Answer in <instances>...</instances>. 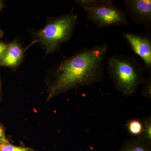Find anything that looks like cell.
Returning <instances> with one entry per match:
<instances>
[{
	"mask_svg": "<svg viewBox=\"0 0 151 151\" xmlns=\"http://www.w3.org/2000/svg\"><path fill=\"white\" fill-rule=\"evenodd\" d=\"M26 49L23 48L18 42L14 40L9 44L7 51L0 60V66L15 69L20 64Z\"/></svg>",
	"mask_w": 151,
	"mask_h": 151,
	"instance_id": "7",
	"label": "cell"
},
{
	"mask_svg": "<svg viewBox=\"0 0 151 151\" xmlns=\"http://www.w3.org/2000/svg\"><path fill=\"white\" fill-rule=\"evenodd\" d=\"M0 151H36L31 148L14 145L7 139L3 141L0 145Z\"/></svg>",
	"mask_w": 151,
	"mask_h": 151,
	"instance_id": "12",
	"label": "cell"
},
{
	"mask_svg": "<svg viewBox=\"0 0 151 151\" xmlns=\"http://www.w3.org/2000/svg\"><path fill=\"white\" fill-rule=\"evenodd\" d=\"M119 151H151V146L138 138H132L124 142Z\"/></svg>",
	"mask_w": 151,
	"mask_h": 151,
	"instance_id": "8",
	"label": "cell"
},
{
	"mask_svg": "<svg viewBox=\"0 0 151 151\" xmlns=\"http://www.w3.org/2000/svg\"><path fill=\"white\" fill-rule=\"evenodd\" d=\"M3 35H4V32L1 30L0 29V38L2 37Z\"/></svg>",
	"mask_w": 151,
	"mask_h": 151,
	"instance_id": "17",
	"label": "cell"
},
{
	"mask_svg": "<svg viewBox=\"0 0 151 151\" xmlns=\"http://www.w3.org/2000/svg\"><path fill=\"white\" fill-rule=\"evenodd\" d=\"M6 139V138L4 130L2 126L0 124V140H4Z\"/></svg>",
	"mask_w": 151,
	"mask_h": 151,
	"instance_id": "15",
	"label": "cell"
},
{
	"mask_svg": "<svg viewBox=\"0 0 151 151\" xmlns=\"http://www.w3.org/2000/svg\"><path fill=\"white\" fill-rule=\"evenodd\" d=\"M74 3L79 5L82 8H93L113 4L112 0H76Z\"/></svg>",
	"mask_w": 151,
	"mask_h": 151,
	"instance_id": "10",
	"label": "cell"
},
{
	"mask_svg": "<svg viewBox=\"0 0 151 151\" xmlns=\"http://www.w3.org/2000/svg\"><path fill=\"white\" fill-rule=\"evenodd\" d=\"M9 44L6 43L4 42L0 41V60H1L5 54Z\"/></svg>",
	"mask_w": 151,
	"mask_h": 151,
	"instance_id": "14",
	"label": "cell"
},
{
	"mask_svg": "<svg viewBox=\"0 0 151 151\" xmlns=\"http://www.w3.org/2000/svg\"><path fill=\"white\" fill-rule=\"evenodd\" d=\"M107 65L116 90L126 97L136 93L145 80L144 67L135 57L114 55L107 58Z\"/></svg>",
	"mask_w": 151,
	"mask_h": 151,
	"instance_id": "2",
	"label": "cell"
},
{
	"mask_svg": "<svg viewBox=\"0 0 151 151\" xmlns=\"http://www.w3.org/2000/svg\"><path fill=\"white\" fill-rule=\"evenodd\" d=\"M3 141H4V140H0V145H1V143Z\"/></svg>",
	"mask_w": 151,
	"mask_h": 151,
	"instance_id": "18",
	"label": "cell"
},
{
	"mask_svg": "<svg viewBox=\"0 0 151 151\" xmlns=\"http://www.w3.org/2000/svg\"><path fill=\"white\" fill-rule=\"evenodd\" d=\"M124 36L133 51L144 61V68L149 72L151 70V39L150 36L137 35L124 33Z\"/></svg>",
	"mask_w": 151,
	"mask_h": 151,
	"instance_id": "6",
	"label": "cell"
},
{
	"mask_svg": "<svg viewBox=\"0 0 151 151\" xmlns=\"http://www.w3.org/2000/svg\"><path fill=\"white\" fill-rule=\"evenodd\" d=\"M1 79H0V100L1 99Z\"/></svg>",
	"mask_w": 151,
	"mask_h": 151,
	"instance_id": "16",
	"label": "cell"
},
{
	"mask_svg": "<svg viewBox=\"0 0 151 151\" xmlns=\"http://www.w3.org/2000/svg\"><path fill=\"white\" fill-rule=\"evenodd\" d=\"M143 123L142 132L138 139L144 142L151 146V117L145 118L142 121Z\"/></svg>",
	"mask_w": 151,
	"mask_h": 151,
	"instance_id": "9",
	"label": "cell"
},
{
	"mask_svg": "<svg viewBox=\"0 0 151 151\" xmlns=\"http://www.w3.org/2000/svg\"><path fill=\"white\" fill-rule=\"evenodd\" d=\"M143 87L142 92V97L151 99V74L150 73L148 77L145 78L143 83Z\"/></svg>",
	"mask_w": 151,
	"mask_h": 151,
	"instance_id": "13",
	"label": "cell"
},
{
	"mask_svg": "<svg viewBox=\"0 0 151 151\" xmlns=\"http://www.w3.org/2000/svg\"><path fill=\"white\" fill-rule=\"evenodd\" d=\"M127 127L130 134L138 137L142 132L143 123L139 119H132L127 123Z\"/></svg>",
	"mask_w": 151,
	"mask_h": 151,
	"instance_id": "11",
	"label": "cell"
},
{
	"mask_svg": "<svg viewBox=\"0 0 151 151\" xmlns=\"http://www.w3.org/2000/svg\"><path fill=\"white\" fill-rule=\"evenodd\" d=\"M78 17L73 10L65 14L49 19L45 26L35 33L37 41L47 53L58 50L61 44L71 38Z\"/></svg>",
	"mask_w": 151,
	"mask_h": 151,
	"instance_id": "3",
	"label": "cell"
},
{
	"mask_svg": "<svg viewBox=\"0 0 151 151\" xmlns=\"http://www.w3.org/2000/svg\"><path fill=\"white\" fill-rule=\"evenodd\" d=\"M108 45L106 42L79 50L56 65L48 99L81 86L102 82Z\"/></svg>",
	"mask_w": 151,
	"mask_h": 151,
	"instance_id": "1",
	"label": "cell"
},
{
	"mask_svg": "<svg viewBox=\"0 0 151 151\" xmlns=\"http://www.w3.org/2000/svg\"><path fill=\"white\" fill-rule=\"evenodd\" d=\"M125 11L135 22L151 29V0H125Z\"/></svg>",
	"mask_w": 151,
	"mask_h": 151,
	"instance_id": "5",
	"label": "cell"
},
{
	"mask_svg": "<svg viewBox=\"0 0 151 151\" xmlns=\"http://www.w3.org/2000/svg\"><path fill=\"white\" fill-rule=\"evenodd\" d=\"M88 21L97 27H118L128 24L125 10L115 6L113 4L93 8H84Z\"/></svg>",
	"mask_w": 151,
	"mask_h": 151,
	"instance_id": "4",
	"label": "cell"
}]
</instances>
